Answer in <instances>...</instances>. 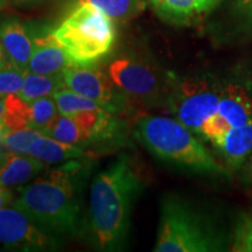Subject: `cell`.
Returning <instances> with one entry per match:
<instances>
[{
  "label": "cell",
  "instance_id": "8992f818",
  "mask_svg": "<svg viewBox=\"0 0 252 252\" xmlns=\"http://www.w3.org/2000/svg\"><path fill=\"white\" fill-rule=\"evenodd\" d=\"M222 87L207 76L172 77L166 106L179 122L200 132L203 123L217 112Z\"/></svg>",
  "mask_w": 252,
  "mask_h": 252
},
{
  "label": "cell",
  "instance_id": "f1b7e54d",
  "mask_svg": "<svg viewBox=\"0 0 252 252\" xmlns=\"http://www.w3.org/2000/svg\"><path fill=\"white\" fill-rule=\"evenodd\" d=\"M12 1L21 7H33V6L42 4L45 0H12Z\"/></svg>",
  "mask_w": 252,
  "mask_h": 252
},
{
  "label": "cell",
  "instance_id": "ba28073f",
  "mask_svg": "<svg viewBox=\"0 0 252 252\" xmlns=\"http://www.w3.org/2000/svg\"><path fill=\"white\" fill-rule=\"evenodd\" d=\"M60 247L59 237L42 230L18 208H0V248L5 250L45 251Z\"/></svg>",
  "mask_w": 252,
  "mask_h": 252
},
{
  "label": "cell",
  "instance_id": "83f0119b",
  "mask_svg": "<svg viewBox=\"0 0 252 252\" xmlns=\"http://www.w3.org/2000/svg\"><path fill=\"white\" fill-rule=\"evenodd\" d=\"M12 201V194L5 187H0V208H4Z\"/></svg>",
  "mask_w": 252,
  "mask_h": 252
},
{
  "label": "cell",
  "instance_id": "5bb4252c",
  "mask_svg": "<svg viewBox=\"0 0 252 252\" xmlns=\"http://www.w3.org/2000/svg\"><path fill=\"white\" fill-rule=\"evenodd\" d=\"M232 168H238L252 151V122L230 127L213 143Z\"/></svg>",
  "mask_w": 252,
  "mask_h": 252
},
{
  "label": "cell",
  "instance_id": "d6a6232c",
  "mask_svg": "<svg viewBox=\"0 0 252 252\" xmlns=\"http://www.w3.org/2000/svg\"><path fill=\"white\" fill-rule=\"evenodd\" d=\"M6 1H7V0H0V9H2L5 7Z\"/></svg>",
  "mask_w": 252,
  "mask_h": 252
},
{
  "label": "cell",
  "instance_id": "ac0fdd59",
  "mask_svg": "<svg viewBox=\"0 0 252 252\" xmlns=\"http://www.w3.org/2000/svg\"><path fill=\"white\" fill-rule=\"evenodd\" d=\"M98 8L115 21H127L145 8L143 0H81Z\"/></svg>",
  "mask_w": 252,
  "mask_h": 252
},
{
  "label": "cell",
  "instance_id": "603a6c76",
  "mask_svg": "<svg viewBox=\"0 0 252 252\" xmlns=\"http://www.w3.org/2000/svg\"><path fill=\"white\" fill-rule=\"evenodd\" d=\"M45 134L36 128L26 127L20 130H8L4 135V143L6 150L14 154H30V147L32 143Z\"/></svg>",
  "mask_w": 252,
  "mask_h": 252
},
{
  "label": "cell",
  "instance_id": "7402d4cb",
  "mask_svg": "<svg viewBox=\"0 0 252 252\" xmlns=\"http://www.w3.org/2000/svg\"><path fill=\"white\" fill-rule=\"evenodd\" d=\"M30 104L31 127L36 128V130L45 133V131L59 116V110L58 105L55 103V99L50 96H46L33 100Z\"/></svg>",
  "mask_w": 252,
  "mask_h": 252
},
{
  "label": "cell",
  "instance_id": "e0dca14e",
  "mask_svg": "<svg viewBox=\"0 0 252 252\" xmlns=\"http://www.w3.org/2000/svg\"><path fill=\"white\" fill-rule=\"evenodd\" d=\"M65 87L62 72L55 75H42L36 72L24 71V82L20 94L25 100L32 103L41 97L50 96L56 91Z\"/></svg>",
  "mask_w": 252,
  "mask_h": 252
},
{
  "label": "cell",
  "instance_id": "3957f363",
  "mask_svg": "<svg viewBox=\"0 0 252 252\" xmlns=\"http://www.w3.org/2000/svg\"><path fill=\"white\" fill-rule=\"evenodd\" d=\"M137 135L141 143L160 159L195 172H222L193 132L178 119L161 116H144L138 121Z\"/></svg>",
  "mask_w": 252,
  "mask_h": 252
},
{
  "label": "cell",
  "instance_id": "7c38bea8",
  "mask_svg": "<svg viewBox=\"0 0 252 252\" xmlns=\"http://www.w3.org/2000/svg\"><path fill=\"white\" fill-rule=\"evenodd\" d=\"M217 115L231 127L252 122V97L241 84L229 83L222 87Z\"/></svg>",
  "mask_w": 252,
  "mask_h": 252
},
{
  "label": "cell",
  "instance_id": "4fadbf2b",
  "mask_svg": "<svg viewBox=\"0 0 252 252\" xmlns=\"http://www.w3.org/2000/svg\"><path fill=\"white\" fill-rule=\"evenodd\" d=\"M157 14L174 25H187L203 17L220 0H151Z\"/></svg>",
  "mask_w": 252,
  "mask_h": 252
},
{
  "label": "cell",
  "instance_id": "8fae6325",
  "mask_svg": "<svg viewBox=\"0 0 252 252\" xmlns=\"http://www.w3.org/2000/svg\"><path fill=\"white\" fill-rule=\"evenodd\" d=\"M0 40L9 62L19 70L26 71L33 52V33L18 19L0 24Z\"/></svg>",
  "mask_w": 252,
  "mask_h": 252
},
{
  "label": "cell",
  "instance_id": "44dd1931",
  "mask_svg": "<svg viewBox=\"0 0 252 252\" xmlns=\"http://www.w3.org/2000/svg\"><path fill=\"white\" fill-rule=\"evenodd\" d=\"M67 87L62 88L53 94V98L55 99L58 105L59 113L61 115H75V113L86 111V110L103 109L98 103L94 100L82 96L76 91L71 89H65ZM105 110V109H104Z\"/></svg>",
  "mask_w": 252,
  "mask_h": 252
},
{
  "label": "cell",
  "instance_id": "d6986e66",
  "mask_svg": "<svg viewBox=\"0 0 252 252\" xmlns=\"http://www.w3.org/2000/svg\"><path fill=\"white\" fill-rule=\"evenodd\" d=\"M45 134L50 135L56 140L71 145H81L87 143L80 123L74 115H61L45 131Z\"/></svg>",
  "mask_w": 252,
  "mask_h": 252
},
{
  "label": "cell",
  "instance_id": "7a4b0ae2",
  "mask_svg": "<svg viewBox=\"0 0 252 252\" xmlns=\"http://www.w3.org/2000/svg\"><path fill=\"white\" fill-rule=\"evenodd\" d=\"M141 181L127 159L122 158L94 176L90 194V234L94 247L118 251L125 247L131 213Z\"/></svg>",
  "mask_w": 252,
  "mask_h": 252
},
{
  "label": "cell",
  "instance_id": "4316f807",
  "mask_svg": "<svg viewBox=\"0 0 252 252\" xmlns=\"http://www.w3.org/2000/svg\"><path fill=\"white\" fill-rule=\"evenodd\" d=\"M235 2L238 13L252 25V0H236Z\"/></svg>",
  "mask_w": 252,
  "mask_h": 252
},
{
  "label": "cell",
  "instance_id": "d4e9b609",
  "mask_svg": "<svg viewBox=\"0 0 252 252\" xmlns=\"http://www.w3.org/2000/svg\"><path fill=\"white\" fill-rule=\"evenodd\" d=\"M23 82L24 71L19 70L11 62H8L4 68L0 69V97L20 93Z\"/></svg>",
  "mask_w": 252,
  "mask_h": 252
},
{
  "label": "cell",
  "instance_id": "484cf974",
  "mask_svg": "<svg viewBox=\"0 0 252 252\" xmlns=\"http://www.w3.org/2000/svg\"><path fill=\"white\" fill-rule=\"evenodd\" d=\"M230 127H231V126L229 125V123L223 117H220V115H217L216 112L215 115L209 117L203 123L202 127H201L200 130V133H202L204 137L208 138L212 143H214V141L219 139L220 137H222Z\"/></svg>",
  "mask_w": 252,
  "mask_h": 252
},
{
  "label": "cell",
  "instance_id": "4dcf8cb0",
  "mask_svg": "<svg viewBox=\"0 0 252 252\" xmlns=\"http://www.w3.org/2000/svg\"><path fill=\"white\" fill-rule=\"evenodd\" d=\"M8 62H9V60L7 58V54H6L4 46H2L1 40H0V69L4 68Z\"/></svg>",
  "mask_w": 252,
  "mask_h": 252
},
{
  "label": "cell",
  "instance_id": "30bf717a",
  "mask_svg": "<svg viewBox=\"0 0 252 252\" xmlns=\"http://www.w3.org/2000/svg\"><path fill=\"white\" fill-rule=\"evenodd\" d=\"M71 63L67 52L53 32L33 35V52L28 63V71L42 75L61 74Z\"/></svg>",
  "mask_w": 252,
  "mask_h": 252
},
{
  "label": "cell",
  "instance_id": "52a82bcc",
  "mask_svg": "<svg viewBox=\"0 0 252 252\" xmlns=\"http://www.w3.org/2000/svg\"><path fill=\"white\" fill-rule=\"evenodd\" d=\"M108 74L130 98L145 104H166L172 77L152 62L137 56H121L110 63Z\"/></svg>",
  "mask_w": 252,
  "mask_h": 252
},
{
  "label": "cell",
  "instance_id": "ffe728a7",
  "mask_svg": "<svg viewBox=\"0 0 252 252\" xmlns=\"http://www.w3.org/2000/svg\"><path fill=\"white\" fill-rule=\"evenodd\" d=\"M5 126L8 130L31 127V104L19 94H9L4 97Z\"/></svg>",
  "mask_w": 252,
  "mask_h": 252
},
{
  "label": "cell",
  "instance_id": "836d02e7",
  "mask_svg": "<svg viewBox=\"0 0 252 252\" xmlns=\"http://www.w3.org/2000/svg\"><path fill=\"white\" fill-rule=\"evenodd\" d=\"M250 178H251V182H252V159H251V163H250Z\"/></svg>",
  "mask_w": 252,
  "mask_h": 252
},
{
  "label": "cell",
  "instance_id": "2e32d148",
  "mask_svg": "<svg viewBox=\"0 0 252 252\" xmlns=\"http://www.w3.org/2000/svg\"><path fill=\"white\" fill-rule=\"evenodd\" d=\"M83 154V150L77 145L62 143L54 138L47 137V134L36 138L30 147V156L36 158L47 165L80 159Z\"/></svg>",
  "mask_w": 252,
  "mask_h": 252
},
{
  "label": "cell",
  "instance_id": "1f68e13d",
  "mask_svg": "<svg viewBox=\"0 0 252 252\" xmlns=\"http://www.w3.org/2000/svg\"><path fill=\"white\" fill-rule=\"evenodd\" d=\"M7 153H0V169L4 167V165L6 163V160H7Z\"/></svg>",
  "mask_w": 252,
  "mask_h": 252
},
{
  "label": "cell",
  "instance_id": "277c9868",
  "mask_svg": "<svg viewBox=\"0 0 252 252\" xmlns=\"http://www.w3.org/2000/svg\"><path fill=\"white\" fill-rule=\"evenodd\" d=\"M226 238L206 216L178 197L161 204L156 252H212L226 250Z\"/></svg>",
  "mask_w": 252,
  "mask_h": 252
},
{
  "label": "cell",
  "instance_id": "9a60e30c",
  "mask_svg": "<svg viewBox=\"0 0 252 252\" xmlns=\"http://www.w3.org/2000/svg\"><path fill=\"white\" fill-rule=\"evenodd\" d=\"M46 169V163L32 156L8 152L6 163L0 169V187H9L31 181Z\"/></svg>",
  "mask_w": 252,
  "mask_h": 252
},
{
  "label": "cell",
  "instance_id": "cb8c5ba5",
  "mask_svg": "<svg viewBox=\"0 0 252 252\" xmlns=\"http://www.w3.org/2000/svg\"><path fill=\"white\" fill-rule=\"evenodd\" d=\"M231 250L235 252L252 251V215L243 214L237 220L231 238Z\"/></svg>",
  "mask_w": 252,
  "mask_h": 252
},
{
  "label": "cell",
  "instance_id": "5b68a950",
  "mask_svg": "<svg viewBox=\"0 0 252 252\" xmlns=\"http://www.w3.org/2000/svg\"><path fill=\"white\" fill-rule=\"evenodd\" d=\"M72 63L93 65L109 54L116 41L112 19L81 2L53 32Z\"/></svg>",
  "mask_w": 252,
  "mask_h": 252
},
{
  "label": "cell",
  "instance_id": "f546056e",
  "mask_svg": "<svg viewBox=\"0 0 252 252\" xmlns=\"http://www.w3.org/2000/svg\"><path fill=\"white\" fill-rule=\"evenodd\" d=\"M5 104H4V97H0V130H8L5 126Z\"/></svg>",
  "mask_w": 252,
  "mask_h": 252
},
{
  "label": "cell",
  "instance_id": "9c48e42d",
  "mask_svg": "<svg viewBox=\"0 0 252 252\" xmlns=\"http://www.w3.org/2000/svg\"><path fill=\"white\" fill-rule=\"evenodd\" d=\"M65 87L76 91L82 96L94 100L103 109L116 112L119 108V94L116 86L99 69L93 65H82L71 63L62 71Z\"/></svg>",
  "mask_w": 252,
  "mask_h": 252
},
{
  "label": "cell",
  "instance_id": "6da1fadb",
  "mask_svg": "<svg viewBox=\"0 0 252 252\" xmlns=\"http://www.w3.org/2000/svg\"><path fill=\"white\" fill-rule=\"evenodd\" d=\"M87 173L83 162L68 160L20 188L13 206L50 235L59 238L76 235L80 228L82 184Z\"/></svg>",
  "mask_w": 252,
  "mask_h": 252
}]
</instances>
